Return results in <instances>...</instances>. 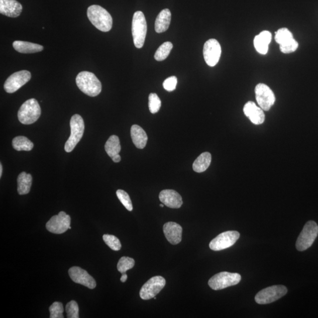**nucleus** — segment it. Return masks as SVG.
Returning <instances> with one entry per match:
<instances>
[{"label":"nucleus","mask_w":318,"mask_h":318,"mask_svg":"<svg viewBox=\"0 0 318 318\" xmlns=\"http://www.w3.org/2000/svg\"><path fill=\"white\" fill-rule=\"evenodd\" d=\"M88 20L95 28L102 32H108L112 28L113 19L110 13L100 6L93 5L87 9Z\"/></svg>","instance_id":"obj_1"},{"label":"nucleus","mask_w":318,"mask_h":318,"mask_svg":"<svg viewBox=\"0 0 318 318\" xmlns=\"http://www.w3.org/2000/svg\"><path fill=\"white\" fill-rule=\"evenodd\" d=\"M76 81L78 88L88 96L95 97L101 93V82L93 73L82 71L77 75Z\"/></svg>","instance_id":"obj_2"},{"label":"nucleus","mask_w":318,"mask_h":318,"mask_svg":"<svg viewBox=\"0 0 318 318\" xmlns=\"http://www.w3.org/2000/svg\"><path fill=\"white\" fill-rule=\"evenodd\" d=\"M41 115V108L35 98L27 100L20 107L18 112L19 121L24 125H31L35 123Z\"/></svg>","instance_id":"obj_3"},{"label":"nucleus","mask_w":318,"mask_h":318,"mask_svg":"<svg viewBox=\"0 0 318 318\" xmlns=\"http://www.w3.org/2000/svg\"><path fill=\"white\" fill-rule=\"evenodd\" d=\"M132 32L135 46L141 49L144 45L147 34V23L143 12H136L133 15Z\"/></svg>","instance_id":"obj_4"},{"label":"nucleus","mask_w":318,"mask_h":318,"mask_svg":"<svg viewBox=\"0 0 318 318\" xmlns=\"http://www.w3.org/2000/svg\"><path fill=\"white\" fill-rule=\"evenodd\" d=\"M71 135L65 143L64 150L66 152H72L75 147L80 141L84 131V123L79 115H74L70 121Z\"/></svg>","instance_id":"obj_5"},{"label":"nucleus","mask_w":318,"mask_h":318,"mask_svg":"<svg viewBox=\"0 0 318 318\" xmlns=\"http://www.w3.org/2000/svg\"><path fill=\"white\" fill-rule=\"evenodd\" d=\"M318 235V226L315 222H307L301 233L297 238L296 248L297 251H304L312 245Z\"/></svg>","instance_id":"obj_6"},{"label":"nucleus","mask_w":318,"mask_h":318,"mask_svg":"<svg viewBox=\"0 0 318 318\" xmlns=\"http://www.w3.org/2000/svg\"><path fill=\"white\" fill-rule=\"evenodd\" d=\"M241 280V276L239 273L222 272L212 276L208 284L212 289L218 290L237 285Z\"/></svg>","instance_id":"obj_7"},{"label":"nucleus","mask_w":318,"mask_h":318,"mask_svg":"<svg viewBox=\"0 0 318 318\" xmlns=\"http://www.w3.org/2000/svg\"><path fill=\"white\" fill-rule=\"evenodd\" d=\"M288 292L286 287L283 285H274L263 289L255 296V301L261 305H265L275 302L281 298Z\"/></svg>","instance_id":"obj_8"},{"label":"nucleus","mask_w":318,"mask_h":318,"mask_svg":"<svg viewBox=\"0 0 318 318\" xmlns=\"http://www.w3.org/2000/svg\"><path fill=\"white\" fill-rule=\"evenodd\" d=\"M166 285V280L162 276H154L145 283L140 291L143 300H149L156 296Z\"/></svg>","instance_id":"obj_9"},{"label":"nucleus","mask_w":318,"mask_h":318,"mask_svg":"<svg viewBox=\"0 0 318 318\" xmlns=\"http://www.w3.org/2000/svg\"><path fill=\"white\" fill-rule=\"evenodd\" d=\"M240 237V234L237 231H227L223 232L212 240L209 247L212 251H220L224 250L233 246Z\"/></svg>","instance_id":"obj_10"},{"label":"nucleus","mask_w":318,"mask_h":318,"mask_svg":"<svg viewBox=\"0 0 318 318\" xmlns=\"http://www.w3.org/2000/svg\"><path fill=\"white\" fill-rule=\"evenodd\" d=\"M255 95L260 108L268 111L275 102V95L267 85L259 83L255 87Z\"/></svg>","instance_id":"obj_11"},{"label":"nucleus","mask_w":318,"mask_h":318,"mask_svg":"<svg viewBox=\"0 0 318 318\" xmlns=\"http://www.w3.org/2000/svg\"><path fill=\"white\" fill-rule=\"evenodd\" d=\"M71 218L64 211H60L50 219L46 224L48 231L54 234H62L69 229Z\"/></svg>","instance_id":"obj_12"},{"label":"nucleus","mask_w":318,"mask_h":318,"mask_svg":"<svg viewBox=\"0 0 318 318\" xmlns=\"http://www.w3.org/2000/svg\"><path fill=\"white\" fill-rule=\"evenodd\" d=\"M32 75L30 71L22 70L17 71L6 80L4 84L5 90L8 93H13L20 89L30 80Z\"/></svg>","instance_id":"obj_13"},{"label":"nucleus","mask_w":318,"mask_h":318,"mask_svg":"<svg viewBox=\"0 0 318 318\" xmlns=\"http://www.w3.org/2000/svg\"><path fill=\"white\" fill-rule=\"evenodd\" d=\"M221 53V46L216 39L208 40L204 43L203 57L208 66H216L220 60Z\"/></svg>","instance_id":"obj_14"},{"label":"nucleus","mask_w":318,"mask_h":318,"mask_svg":"<svg viewBox=\"0 0 318 318\" xmlns=\"http://www.w3.org/2000/svg\"><path fill=\"white\" fill-rule=\"evenodd\" d=\"M68 274L73 282L93 289L96 286L94 279L85 270L78 266H73L68 270Z\"/></svg>","instance_id":"obj_15"},{"label":"nucleus","mask_w":318,"mask_h":318,"mask_svg":"<svg viewBox=\"0 0 318 318\" xmlns=\"http://www.w3.org/2000/svg\"><path fill=\"white\" fill-rule=\"evenodd\" d=\"M182 228L175 222H169L163 226V232L167 240L171 244H179L182 241Z\"/></svg>","instance_id":"obj_16"},{"label":"nucleus","mask_w":318,"mask_h":318,"mask_svg":"<svg viewBox=\"0 0 318 318\" xmlns=\"http://www.w3.org/2000/svg\"><path fill=\"white\" fill-rule=\"evenodd\" d=\"M244 112L246 117L256 125H261L265 122V116L263 110L258 107L254 102H246L244 105Z\"/></svg>","instance_id":"obj_17"},{"label":"nucleus","mask_w":318,"mask_h":318,"mask_svg":"<svg viewBox=\"0 0 318 318\" xmlns=\"http://www.w3.org/2000/svg\"><path fill=\"white\" fill-rule=\"evenodd\" d=\"M159 199L166 206L179 208L182 206V198L175 190L171 189L163 190L159 194Z\"/></svg>","instance_id":"obj_18"},{"label":"nucleus","mask_w":318,"mask_h":318,"mask_svg":"<svg viewBox=\"0 0 318 318\" xmlns=\"http://www.w3.org/2000/svg\"><path fill=\"white\" fill-rule=\"evenodd\" d=\"M23 7L16 0H0V13L3 15L16 18L21 15Z\"/></svg>","instance_id":"obj_19"},{"label":"nucleus","mask_w":318,"mask_h":318,"mask_svg":"<svg viewBox=\"0 0 318 318\" xmlns=\"http://www.w3.org/2000/svg\"><path fill=\"white\" fill-rule=\"evenodd\" d=\"M272 40V34L268 31H263L259 35L255 37L254 46L258 53L265 55L268 53L269 44Z\"/></svg>","instance_id":"obj_20"},{"label":"nucleus","mask_w":318,"mask_h":318,"mask_svg":"<svg viewBox=\"0 0 318 318\" xmlns=\"http://www.w3.org/2000/svg\"><path fill=\"white\" fill-rule=\"evenodd\" d=\"M131 137L133 143L137 148L144 149L148 142V136L146 133L140 126L133 125L131 128Z\"/></svg>","instance_id":"obj_21"},{"label":"nucleus","mask_w":318,"mask_h":318,"mask_svg":"<svg viewBox=\"0 0 318 318\" xmlns=\"http://www.w3.org/2000/svg\"><path fill=\"white\" fill-rule=\"evenodd\" d=\"M13 46L17 51L23 54L38 53L43 50V47L40 44L23 41H15L13 43Z\"/></svg>","instance_id":"obj_22"},{"label":"nucleus","mask_w":318,"mask_h":318,"mask_svg":"<svg viewBox=\"0 0 318 318\" xmlns=\"http://www.w3.org/2000/svg\"><path fill=\"white\" fill-rule=\"evenodd\" d=\"M171 12L169 9L162 10L157 16L155 22V31L157 33H162L166 32L169 29L170 22Z\"/></svg>","instance_id":"obj_23"},{"label":"nucleus","mask_w":318,"mask_h":318,"mask_svg":"<svg viewBox=\"0 0 318 318\" xmlns=\"http://www.w3.org/2000/svg\"><path fill=\"white\" fill-rule=\"evenodd\" d=\"M32 176L26 172L20 173L17 178V190L20 195L28 194L32 184Z\"/></svg>","instance_id":"obj_24"},{"label":"nucleus","mask_w":318,"mask_h":318,"mask_svg":"<svg viewBox=\"0 0 318 318\" xmlns=\"http://www.w3.org/2000/svg\"><path fill=\"white\" fill-rule=\"evenodd\" d=\"M211 161L210 153L204 152L197 157L193 164V169L197 173H202L209 167Z\"/></svg>","instance_id":"obj_25"},{"label":"nucleus","mask_w":318,"mask_h":318,"mask_svg":"<svg viewBox=\"0 0 318 318\" xmlns=\"http://www.w3.org/2000/svg\"><path fill=\"white\" fill-rule=\"evenodd\" d=\"M105 150L111 157L117 155L121 152V145L118 136L112 135L109 138L105 143Z\"/></svg>","instance_id":"obj_26"},{"label":"nucleus","mask_w":318,"mask_h":318,"mask_svg":"<svg viewBox=\"0 0 318 318\" xmlns=\"http://www.w3.org/2000/svg\"><path fill=\"white\" fill-rule=\"evenodd\" d=\"M13 148L17 151H30L34 148V144L25 136H17L12 141Z\"/></svg>","instance_id":"obj_27"},{"label":"nucleus","mask_w":318,"mask_h":318,"mask_svg":"<svg viewBox=\"0 0 318 318\" xmlns=\"http://www.w3.org/2000/svg\"><path fill=\"white\" fill-rule=\"evenodd\" d=\"M172 49L173 44L172 43L169 42L164 43L156 51L155 59L159 61L165 60L169 56Z\"/></svg>","instance_id":"obj_28"},{"label":"nucleus","mask_w":318,"mask_h":318,"mask_svg":"<svg viewBox=\"0 0 318 318\" xmlns=\"http://www.w3.org/2000/svg\"><path fill=\"white\" fill-rule=\"evenodd\" d=\"M293 38V34L286 28L280 29L275 33V39L279 45Z\"/></svg>","instance_id":"obj_29"},{"label":"nucleus","mask_w":318,"mask_h":318,"mask_svg":"<svg viewBox=\"0 0 318 318\" xmlns=\"http://www.w3.org/2000/svg\"><path fill=\"white\" fill-rule=\"evenodd\" d=\"M135 265V260L129 257L123 256L120 259L118 263V270L121 273H126V271L131 269Z\"/></svg>","instance_id":"obj_30"},{"label":"nucleus","mask_w":318,"mask_h":318,"mask_svg":"<svg viewBox=\"0 0 318 318\" xmlns=\"http://www.w3.org/2000/svg\"><path fill=\"white\" fill-rule=\"evenodd\" d=\"M103 241L112 250L118 251L121 250L122 245L119 239L114 235H104L102 237Z\"/></svg>","instance_id":"obj_31"},{"label":"nucleus","mask_w":318,"mask_h":318,"mask_svg":"<svg viewBox=\"0 0 318 318\" xmlns=\"http://www.w3.org/2000/svg\"><path fill=\"white\" fill-rule=\"evenodd\" d=\"M161 100L156 93L150 94L149 96V108L152 114L158 112L161 108Z\"/></svg>","instance_id":"obj_32"},{"label":"nucleus","mask_w":318,"mask_h":318,"mask_svg":"<svg viewBox=\"0 0 318 318\" xmlns=\"http://www.w3.org/2000/svg\"><path fill=\"white\" fill-rule=\"evenodd\" d=\"M116 194H117L119 199L121 201L123 206L127 208L129 211H132L133 204L131 197H130L128 193L124 190L119 189L116 191Z\"/></svg>","instance_id":"obj_33"},{"label":"nucleus","mask_w":318,"mask_h":318,"mask_svg":"<svg viewBox=\"0 0 318 318\" xmlns=\"http://www.w3.org/2000/svg\"><path fill=\"white\" fill-rule=\"evenodd\" d=\"M51 318H63L64 307L63 304L54 302L49 307Z\"/></svg>","instance_id":"obj_34"},{"label":"nucleus","mask_w":318,"mask_h":318,"mask_svg":"<svg viewBox=\"0 0 318 318\" xmlns=\"http://www.w3.org/2000/svg\"><path fill=\"white\" fill-rule=\"evenodd\" d=\"M67 317L68 318H78L79 317V308L77 303L75 300H71L67 304L66 307Z\"/></svg>","instance_id":"obj_35"},{"label":"nucleus","mask_w":318,"mask_h":318,"mask_svg":"<svg viewBox=\"0 0 318 318\" xmlns=\"http://www.w3.org/2000/svg\"><path fill=\"white\" fill-rule=\"evenodd\" d=\"M297 47H298V43L293 38L285 43L280 44V50L283 53L289 54L295 51Z\"/></svg>","instance_id":"obj_36"},{"label":"nucleus","mask_w":318,"mask_h":318,"mask_svg":"<svg viewBox=\"0 0 318 318\" xmlns=\"http://www.w3.org/2000/svg\"><path fill=\"white\" fill-rule=\"evenodd\" d=\"M177 84V78L176 76L169 77L164 81V88L167 91H173L176 89Z\"/></svg>","instance_id":"obj_37"},{"label":"nucleus","mask_w":318,"mask_h":318,"mask_svg":"<svg viewBox=\"0 0 318 318\" xmlns=\"http://www.w3.org/2000/svg\"><path fill=\"white\" fill-rule=\"evenodd\" d=\"M113 161L115 163H119L121 161V157L118 154V155H116L113 157H112Z\"/></svg>","instance_id":"obj_38"},{"label":"nucleus","mask_w":318,"mask_h":318,"mask_svg":"<svg viewBox=\"0 0 318 318\" xmlns=\"http://www.w3.org/2000/svg\"><path fill=\"white\" fill-rule=\"evenodd\" d=\"M128 275L126 274V273H122V276L121 278V282L124 283L127 280Z\"/></svg>","instance_id":"obj_39"},{"label":"nucleus","mask_w":318,"mask_h":318,"mask_svg":"<svg viewBox=\"0 0 318 318\" xmlns=\"http://www.w3.org/2000/svg\"><path fill=\"white\" fill-rule=\"evenodd\" d=\"M3 174V166L2 164L0 163V177H2Z\"/></svg>","instance_id":"obj_40"},{"label":"nucleus","mask_w":318,"mask_h":318,"mask_svg":"<svg viewBox=\"0 0 318 318\" xmlns=\"http://www.w3.org/2000/svg\"><path fill=\"white\" fill-rule=\"evenodd\" d=\"M160 206L161 207H164V204H160Z\"/></svg>","instance_id":"obj_41"},{"label":"nucleus","mask_w":318,"mask_h":318,"mask_svg":"<svg viewBox=\"0 0 318 318\" xmlns=\"http://www.w3.org/2000/svg\"><path fill=\"white\" fill-rule=\"evenodd\" d=\"M71 229V228L70 227H69V229Z\"/></svg>","instance_id":"obj_42"}]
</instances>
